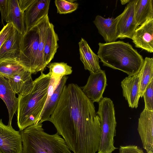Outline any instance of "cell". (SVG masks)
Instances as JSON below:
<instances>
[{
	"label": "cell",
	"instance_id": "1",
	"mask_svg": "<svg viewBox=\"0 0 153 153\" xmlns=\"http://www.w3.org/2000/svg\"><path fill=\"white\" fill-rule=\"evenodd\" d=\"M49 121L74 153H96L101 127L94 102L74 83L63 87Z\"/></svg>",
	"mask_w": 153,
	"mask_h": 153
},
{
	"label": "cell",
	"instance_id": "2",
	"mask_svg": "<svg viewBox=\"0 0 153 153\" xmlns=\"http://www.w3.org/2000/svg\"><path fill=\"white\" fill-rule=\"evenodd\" d=\"M50 79L48 73L41 72L33 81L30 90L18 94L17 121L20 131L39 121L47 99Z\"/></svg>",
	"mask_w": 153,
	"mask_h": 153
},
{
	"label": "cell",
	"instance_id": "3",
	"mask_svg": "<svg viewBox=\"0 0 153 153\" xmlns=\"http://www.w3.org/2000/svg\"><path fill=\"white\" fill-rule=\"evenodd\" d=\"M98 56L103 66L133 75L140 70L144 59L128 42L118 41L98 43Z\"/></svg>",
	"mask_w": 153,
	"mask_h": 153
},
{
	"label": "cell",
	"instance_id": "4",
	"mask_svg": "<svg viewBox=\"0 0 153 153\" xmlns=\"http://www.w3.org/2000/svg\"><path fill=\"white\" fill-rule=\"evenodd\" d=\"M20 133L23 145L21 153H71L59 134L47 133L40 121L21 131Z\"/></svg>",
	"mask_w": 153,
	"mask_h": 153
},
{
	"label": "cell",
	"instance_id": "5",
	"mask_svg": "<svg viewBox=\"0 0 153 153\" xmlns=\"http://www.w3.org/2000/svg\"><path fill=\"white\" fill-rule=\"evenodd\" d=\"M97 113L100 118L101 127L98 153H111L118 149L114 144L117 123L112 101L109 98L103 97L99 102Z\"/></svg>",
	"mask_w": 153,
	"mask_h": 153
},
{
	"label": "cell",
	"instance_id": "6",
	"mask_svg": "<svg viewBox=\"0 0 153 153\" xmlns=\"http://www.w3.org/2000/svg\"><path fill=\"white\" fill-rule=\"evenodd\" d=\"M40 20L22 36L19 53L16 61L31 74L38 72L37 59L40 37Z\"/></svg>",
	"mask_w": 153,
	"mask_h": 153
},
{
	"label": "cell",
	"instance_id": "7",
	"mask_svg": "<svg viewBox=\"0 0 153 153\" xmlns=\"http://www.w3.org/2000/svg\"><path fill=\"white\" fill-rule=\"evenodd\" d=\"M22 149L20 132L11 124L5 125L0 119V153H21Z\"/></svg>",
	"mask_w": 153,
	"mask_h": 153
},
{
	"label": "cell",
	"instance_id": "8",
	"mask_svg": "<svg viewBox=\"0 0 153 153\" xmlns=\"http://www.w3.org/2000/svg\"><path fill=\"white\" fill-rule=\"evenodd\" d=\"M135 0H130L120 15L117 27L118 38L131 39L134 33L138 27L134 19Z\"/></svg>",
	"mask_w": 153,
	"mask_h": 153
},
{
	"label": "cell",
	"instance_id": "9",
	"mask_svg": "<svg viewBox=\"0 0 153 153\" xmlns=\"http://www.w3.org/2000/svg\"><path fill=\"white\" fill-rule=\"evenodd\" d=\"M105 71L101 70L90 73L86 85L81 88L83 92L94 103L99 102L107 85Z\"/></svg>",
	"mask_w": 153,
	"mask_h": 153
},
{
	"label": "cell",
	"instance_id": "10",
	"mask_svg": "<svg viewBox=\"0 0 153 153\" xmlns=\"http://www.w3.org/2000/svg\"><path fill=\"white\" fill-rule=\"evenodd\" d=\"M137 131L147 153L153 152V111L144 109L138 119Z\"/></svg>",
	"mask_w": 153,
	"mask_h": 153
},
{
	"label": "cell",
	"instance_id": "11",
	"mask_svg": "<svg viewBox=\"0 0 153 153\" xmlns=\"http://www.w3.org/2000/svg\"><path fill=\"white\" fill-rule=\"evenodd\" d=\"M135 46L153 52V18L150 19L135 30L131 38Z\"/></svg>",
	"mask_w": 153,
	"mask_h": 153
},
{
	"label": "cell",
	"instance_id": "12",
	"mask_svg": "<svg viewBox=\"0 0 153 153\" xmlns=\"http://www.w3.org/2000/svg\"><path fill=\"white\" fill-rule=\"evenodd\" d=\"M141 68L136 74L128 76L121 82L123 97L127 101L129 107L137 108L138 107L139 97L140 79Z\"/></svg>",
	"mask_w": 153,
	"mask_h": 153
},
{
	"label": "cell",
	"instance_id": "13",
	"mask_svg": "<svg viewBox=\"0 0 153 153\" xmlns=\"http://www.w3.org/2000/svg\"><path fill=\"white\" fill-rule=\"evenodd\" d=\"M50 0H35L24 12L26 31L32 27L41 18L48 15Z\"/></svg>",
	"mask_w": 153,
	"mask_h": 153
},
{
	"label": "cell",
	"instance_id": "14",
	"mask_svg": "<svg viewBox=\"0 0 153 153\" xmlns=\"http://www.w3.org/2000/svg\"><path fill=\"white\" fill-rule=\"evenodd\" d=\"M22 36L14 28L0 49V62L16 61L19 53Z\"/></svg>",
	"mask_w": 153,
	"mask_h": 153
},
{
	"label": "cell",
	"instance_id": "15",
	"mask_svg": "<svg viewBox=\"0 0 153 153\" xmlns=\"http://www.w3.org/2000/svg\"><path fill=\"white\" fill-rule=\"evenodd\" d=\"M119 17V15L115 18H105L98 15L93 21L99 33L106 43L116 41L118 39L117 27Z\"/></svg>",
	"mask_w": 153,
	"mask_h": 153
},
{
	"label": "cell",
	"instance_id": "16",
	"mask_svg": "<svg viewBox=\"0 0 153 153\" xmlns=\"http://www.w3.org/2000/svg\"><path fill=\"white\" fill-rule=\"evenodd\" d=\"M16 94L8 80L0 75V98L5 103L8 111V124H11L13 117L17 111L18 99Z\"/></svg>",
	"mask_w": 153,
	"mask_h": 153
},
{
	"label": "cell",
	"instance_id": "17",
	"mask_svg": "<svg viewBox=\"0 0 153 153\" xmlns=\"http://www.w3.org/2000/svg\"><path fill=\"white\" fill-rule=\"evenodd\" d=\"M78 44L80 60L85 69L88 70L90 73L101 70L99 57L92 51L86 41L82 38Z\"/></svg>",
	"mask_w": 153,
	"mask_h": 153
},
{
	"label": "cell",
	"instance_id": "18",
	"mask_svg": "<svg viewBox=\"0 0 153 153\" xmlns=\"http://www.w3.org/2000/svg\"><path fill=\"white\" fill-rule=\"evenodd\" d=\"M8 12L5 21L11 23L18 33L23 36L26 32L24 13L20 10L18 0H8Z\"/></svg>",
	"mask_w": 153,
	"mask_h": 153
},
{
	"label": "cell",
	"instance_id": "19",
	"mask_svg": "<svg viewBox=\"0 0 153 153\" xmlns=\"http://www.w3.org/2000/svg\"><path fill=\"white\" fill-rule=\"evenodd\" d=\"M32 74L24 70L12 77L6 78L16 94H20L27 91L31 88L33 81Z\"/></svg>",
	"mask_w": 153,
	"mask_h": 153
},
{
	"label": "cell",
	"instance_id": "20",
	"mask_svg": "<svg viewBox=\"0 0 153 153\" xmlns=\"http://www.w3.org/2000/svg\"><path fill=\"white\" fill-rule=\"evenodd\" d=\"M59 40L58 35L54 30V26L50 22L47 31L43 53L44 60L46 66L53 59L56 52L59 47L57 43Z\"/></svg>",
	"mask_w": 153,
	"mask_h": 153
},
{
	"label": "cell",
	"instance_id": "21",
	"mask_svg": "<svg viewBox=\"0 0 153 153\" xmlns=\"http://www.w3.org/2000/svg\"><path fill=\"white\" fill-rule=\"evenodd\" d=\"M68 78V77L67 76L62 78L57 87L46 102L40 118L39 121L41 123L49 120L56 107L62 91L66 85Z\"/></svg>",
	"mask_w": 153,
	"mask_h": 153
},
{
	"label": "cell",
	"instance_id": "22",
	"mask_svg": "<svg viewBox=\"0 0 153 153\" xmlns=\"http://www.w3.org/2000/svg\"><path fill=\"white\" fill-rule=\"evenodd\" d=\"M152 0H135L134 19L138 26L153 18Z\"/></svg>",
	"mask_w": 153,
	"mask_h": 153
},
{
	"label": "cell",
	"instance_id": "23",
	"mask_svg": "<svg viewBox=\"0 0 153 153\" xmlns=\"http://www.w3.org/2000/svg\"><path fill=\"white\" fill-rule=\"evenodd\" d=\"M140 79L139 97H142L143 93L153 78V59L146 57L141 68Z\"/></svg>",
	"mask_w": 153,
	"mask_h": 153
},
{
	"label": "cell",
	"instance_id": "24",
	"mask_svg": "<svg viewBox=\"0 0 153 153\" xmlns=\"http://www.w3.org/2000/svg\"><path fill=\"white\" fill-rule=\"evenodd\" d=\"M25 70L23 66L16 61L0 62V75L5 78L12 77Z\"/></svg>",
	"mask_w": 153,
	"mask_h": 153
},
{
	"label": "cell",
	"instance_id": "25",
	"mask_svg": "<svg viewBox=\"0 0 153 153\" xmlns=\"http://www.w3.org/2000/svg\"><path fill=\"white\" fill-rule=\"evenodd\" d=\"M47 66L49 68L48 73L51 76L62 78L72 72V67L64 62H50Z\"/></svg>",
	"mask_w": 153,
	"mask_h": 153
},
{
	"label": "cell",
	"instance_id": "26",
	"mask_svg": "<svg viewBox=\"0 0 153 153\" xmlns=\"http://www.w3.org/2000/svg\"><path fill=\"white\" fill-rule=\"evenodd\" d=\"M75 0H56L55 4L56 7L57 13L60 14L71 13L78 8V4L74 2Z\"/></svg>",
	"mask_w": 153,
	"mask_h": 153
},
{
	"label": "cell",
	"instance_id": "27",
	"mask_svg": "<svg viewBox=\"0 0 153 153\" xmlns=\"http://www.w3.org/2000/svg\"><path fill=\"white\" fill-rule=\"evenodd\" d=\"M144 103V109L153 111V78L147 86L143 93Z\"/></svg>",
	"mask_w": 153,
	"mask_h": 153
},
{
	"label": "cell",
	"instance_id": "28",
	"mask_svg": "<svg viewBox=\"0 0 153 153\" xmlns=\"http://www.w3.org/2000/svg\"><path fill=\"white\" fill-rule=\"evenodd\" d=\"M14 27L11 23L4 26L0 32V49L6 40L12 32Z\"/></svg>",
	"mask_w": 153,
	"mask_h": 153
},
{
	"label": "cell",
	"instance_id": "29",
	"mask_svg": "<svg viewBox=\"0 0 153 153\" xmlns=\"http://www.w3.org/2000/svg\"><path fill=\"white\" fill-rule=\"evenodd\" d=\"M119 153H144L142 149L135 145L120 146Z\"/></svg>",
	"mask_w": 153,
	"mask_h": 153
},
{
	"label": "cell",
	"instance_id": "30",
	"mask_svg": "<svg viewBox=\"0 0 153 153\" xmlns=\"http://www.w3.org/2000/svg\"><path fill=\"white\" fill-rule=\"evenodd\" d=\"M8 0H0V11L1 14V22L4 24V21L6 18L8 12Z\"/></svg>",
	"mask_w": 153,
	"mask_h": 153
},
{
	"label": "cell",
	"instance_id": "31",
	"mask_svg": "<svg viewBox=\"0 0 153 153\" xmlns=\"http://www.w3.org/2000/svg\"><path fill=\"white\" fill-rule=\"evenodd\" d=\"M34 1L35 0H18L19 8L23 13Z\"/></svg>",
	"mask_w": 153,
	"mask_h": 153
},
{
	"label": "cell",
	"instance_id": "32",
	"mask_svg": "<svg viewBox=\"0 0 153 153\" xmlns=\"http://www.w3.org/2000/svg\"><path fill=\"white\" fill-rule=\"evenodd\" d=\"M130 0H120L121 4L122 5L125 4L127 3H128Z\"/></svg>",
	"mask_w": 153,
	"mask_h": 153
}]
</instances>
